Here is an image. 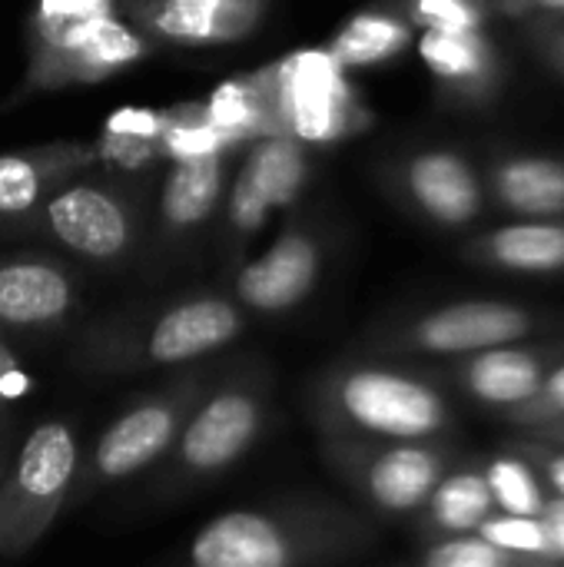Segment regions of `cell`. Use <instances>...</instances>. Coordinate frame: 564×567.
Instances as JSON below:
<instances>
[{
  "mask_svg": "<svg viewBox=\"0 0 564 567\" xmlns=\"http://www.w3.org/2000/svg\"><path fill=\"white\" fill-rule=\"evenodd\" d=\"M376 545L369 515L329 492L302 488L216 515L170 567H352Z\"/></svg>",
  "mask_w": 564,
  "mask_h": 567,
  "instance_id": "6da1fadb",
  "label": "cell"
},
{
  "mask_svg": "<svg viewBox=\"0 0 564 567\" xmlns=\"http://www.w3.org/2000/svg\"><path fill=\"white\" fill-rule=\"evenodd\" d=\"M249 326L253 319L226 289H186L86 322L73 339L70 365L90 379L173 372L226 355Z\"/></svg>",
  "mask_w": 564,
  "mask_h": 567,
  "instance_id": "7a4b0ae2",
  "label": "cell"
},
{
  "mask_svg": "<svg viewBox=\"0 0 564 567\" xmlns=\"http://www.w3.org/2000/svg\"><path fill=\"white\" fill-rule=\"evenodd\" d=\"M302 399L319 439L445 442L459 432V412L439 375L372 352L319 369Z\"/></svg>",
  "mask_w": 564,
  "mask_h": 567,
  "instance_id": "3957f363",
  "label": "cell"
},
{
  "mask_svg": "<svg viewBox=\"0 0 564 567\" xmlns=\"http://www.w3.org/2000/svg\"><path fill=\"white\" fill-rule=\"evenodd\" d=\"M276 412V369L259 352L223 359L219 375L193 409L170 455L150 472V502L199 495L229 475L266 435Z\"/></svg>",
  "mask_w": 564,
  "mask_h": 567,
  "instance_id": "277c9868",
  "label": "cell"
},
{
  "mask_svg": "<svg viewBox=\"0 0 564 567\" xmlns=\"http://www.w3.org/2000/svg\"><path fill=\"white\" fill-rule=\"evenodd\" d=\"M150 203L146 176L93 166L60 186L23 229L86 266L130 269L140 266L146 246Z\"/></svg>",
  "mask_w": 564,
  "mask_h": 567,
  "instance_id": "5b68a950",
  "label": "cell"
},
{
  "mask_svg": "<svg viewBox=\"0 0 564 567\" xmlns=\"http://www.w3.org/2000/svg\"><path fill=\"white\" fill-rule=\"evenodd\" d=\"M223 359L226 355L163 372L153 389L123 405V412L110 419V425L96 435L93 449L83 455L70 508H80L100 492H110L136 475H150L176 445L193 409L219 375Z\"/></svg>",
  "mask_w": 564,
  "mask_h": 567,
  "instance_id": "8992f818",
  "label": "cell"
},
{
  "mask_svg": "<svg viewBox=\"0 0 564 567\" xmlns=\"http://www.w3.org/2000/svg\"><path fill=\"white\" fill-rule=\"evenodd\" d=\"M80 465V435L66 419H43L17 442L0 478V561L30 555L50 535L70 508Z\"/></svg>",
  "mask_w": 564,
  "mask_h": 567,
  "instance_id": "52a82bcc",
  "label": "cell"
},
{
  "mask_svg": "<svg viewBox=\"0 0 564 567\" xmlns=\"http://www.w3.org/2000/svg\"><path fill=\"white\" fill-rule=\"evenodd\" d=\"M555 316L512 299H455L376 326L366 349L386 359H465L512 342H532Z\"/></svg>",
  "mask_w": 564,
  "mask_h": 567,
  "instance_id": "ba28073f",
  "label": "cell"
},
{
  "mask_svg": "<svg viewBox=\"0 0 564 567\" xmlns=\"http://www.w3.org/2000/svg\"><path fill=\"white\" fill-rule=\"evenodd\" d=\"M329 472L372 522L416 518L435 485L462 458L455 439L445 442H342L319 439Z\"/></svg>",
  "mask_w": 564,
  "mask_h": 567,
  "instance_id": "9c48e42d",
  "label": "cell"
},
{
  "mask_svg": "<svg viewBox=\"0 0 564 567\" xmlns=\"http://www.w3.org/2000/svg\"><path fill=\"white\" fill-rule=\"evenodd\" d=\"M239 150H216L206 156L170 159L150 203V226L140 266L160 279L189 266L209 239H216L226 189Z\"/></svg>",
  "mask_w": 564,
  "mask_h": 567,
  "instance_id": "30bf717a",
  "label": "cell"
},
{
  "mask_svg": "<svg viewBox=\"0 0 564 567\" xmlns=\"http://www.w3.org/2000/svg\"><path fill=\"white\" fill-rule=\"evenodd\" d=\"M332 259V226L319 209L293 206L269 246L243 259L226 292L249 319H279L302 309L322 286Z\"/></svg>",
  "mask_w": 564,
  "mask_h": 567,
  "instance_id": "8fae6325",
  "label": "cell"
},
{
  "mask_svg": "<svg viewBox=\"0 0 564 567\" xmlns=\"http://www.w3.org/2000/svg\"><path fill=\"white\" fill-rule=\"evenodd\" d=\"M146 50L150 43L106 0H47L33 20V80L47 86L113 76Z\"/></svg>",
  "mask_w": 564,
  "mask_h": 567,
  "instance_id": "7c38bea8",
  "label": "cell"
},
{
  "mask_svg": "<svg viewBox=\"0 0 564 567\" xmlns=\"http://www.w3.org/2000/svg\"><path fill=\"white\" fill-rule=\"evenodd\" d=\"M309 173V146L296 136H259L256 143L239 150L213 239L226 272L249 259L256 236L269 226L276 213H289L293 206H299Z\"/></svg>",
  "mask_w": 564,
  "mask_h": 567,
  "instance_id": "4fadbf2b",
  "label": "cell"
},
{
  "mask_svg": "<svg viewBox=\"0 0 564 567\" xmlns=\"http://www.w3.org/2000/svg\"><path fill=\"white\" fill-rule=\"evenodd\" d=\"M123 20L170 50H223L253 37L276 0H116Z\"/></svg>",
  "mask_w": 564,
  "mask_h": 567,
  "instance_id": "5bb4252c",
  "label": "cell"
},
{
  "mask_svg": "<svg viewBox=\"0 0 564 567\" xmlns=\"http://www.w3.org/2000/svg\"><path fill=\"white\" fill-rule=\"evenodd\" d=\"M83 289L73 266L47 252L0 256V332L50 336L80 309Z\"/></svg>",
  "mask_w": 564,
  "mask_h": 567,
  "instance_id": "9a60e30c",
  "label": "cell"
},
{
  "mask_svg": "<svg viewBox=\"0 0 564 567\" xmlns=\"http://www.w3.org/2000/svg\"><path fill=\"white\" fill-rule=\"evenodd\" d=\"M558 362H564V342L532 339V342H512L479 355L452 359L445 362L439 379H445L475 405H485L495 415H502L529 405L542 392L545 379Z\"/></svg>",
  "mask_w": 564,
  "mask_h": 567,
  "instance_id": "2e32d148",
  "label": "cell"
},
{
  "mask_svg": "<svg viewBox=\"0 0 564 567\" xmlns=\"http://www.w3.org/2000/svg\"><path fill=\"white\" fill-rule=\"evenodd\" d=\"M396 189L416 216L439 229H465L485 209L482 179L455 150L412 153L396 173Z\"/></svg>",
  "mask_w": 564,
  "mask_h": 567,
  "instance_id": "e0dca14e",
  "label": "cell"
},
{
  "mask_svg": "<svg viewBox=\"0 0 564 567\" xmlns=\"http://www.w3.org/2000/svg\"><path fill=\"white\" fill-rule=\"evenodd\" d=\"M93 166L96 150L86 143H43L0 153V223L23 229L60 186Z\"/></svg>",
  "mask_w": 564,
  "mask_h": 567,
  "instance_id": "ac0fdd59",
  "label": "cell"
},
{
  "mask_svg": "<svg viewBox=\"0 0 564 567\" xmlns=\"http://www.w3.org/2000/svg\"><path fill=\"white\" fill-rule=\"evenodd\" d=\"M462 256L495 272L558 276L564 272V219H519L495 226L465 243Z\"/></svg>",
  "mask_w": 564,
  "mask_h": 567,
  "instance_id": "d6986e66",
  "label": "cell"
},
{
  "mask_svg": "<svg viewBox=\"0 0 564 567\" xmlns=\"http://www.w3.org/2000/svg\"><path fill=\"white\" fill-rule=\"evenodd\" d=\"M495 512V498L489 492L485 472L479 462H455L452 472L435 485L422 512L416 515V532L422 542L475 535Z\"/></svg>",
  "mask_w": 564,
  "mask_h": 567,
  "instance_id": "ffe728a7",
  "label": "cell"
},
{
  "mask_svg": "<svg viewBox=\"0 0 564 567\" xmlns=\"http://www.w3.org/2000/svg\"><path fill=\"white\" fill-rule=\"evenodd\" d=\"M492 193L502 209L522 219H562L564 163L552 156H509L492 169Z\"/></svg>",
  "mask_w": 564,
  "mask_h": 567,
  "instance_id": "44dd1931",
  "label": "cell"
},
{
  "mask_svg": "<svg viewBox=\"0 0 564 567\" xmlns=\"http://www.w3.org/2000/svg\"><path fill=\"white\" fill-rule=\"evenodd\" d=\"M489 482V492L495 498V512L499 515H519V518H539L545 502H548V488L542 482V475L512 449V452H492L489 458L479 462Z\"/></svg>",
  "mask_w": 564,
  "mask_h": 567,
  "instance_id": "7402d4cb",
  "label": "cell"
},
{
  "mask_svg": "<svg viewBox=\"0 0 564 567\" xmlns=\"http://www.w3.org/2000/svg\"><path fill=\"white\" fill-rule=\"evenodd\" d=\"M406 23L386 13H362L336 37L332 56L349 66H372L396 56L406 47Z\"/></svg>",
  "mask_w": 564,
  "mask_h": 567,
  "instance_id": "603a6c76",
  "label": "cell"
},
{
  "mask_svg": "<svg viewBox=\"0 0 564 567\" xmlns=\"http://www.w3.org/2000/svg\"><path fill=\"white\" fill-rule=\"evenodd\" d=\"M419 50H422V60L432 66V73L449 83H469V80L485 76L489 70V47L479 37V30L472 33L425 30Z\"/></svg>",
  "mask_w": 564,
  "mask_h": 567,
  "instance_id": "cb8c5ba5",
  "label": "cell"
},
{
  "mask_svg": "<svg viewBox=\"0 0 564 567\" xmlns=\"http://www.w3.org/2000/svg\"><path fill=\"white\" fill-rule=\"evenodd\" d=\"M406 567H564L558 561H532L519 558L512 551L495 548L479 532L475 535H455V538H432L425 542L416 558Z\"/></svg>",
  "mask_w": 564,
  "mask_h": 567,
  "instance_id": "d4e9b609",
  "label": "cell"
},
{
  "mask_svg": "<svg viewBox=\"0 0 564 567\" xmlns=\"http://www.w3.org/2000/svg\"><path fill=\"white\" fill-rule=\"evenodd\" d=\"M479 535L485 542H492L502 551H512L519 558H532V561H555L552 548H548V535L542 518H519V515H492Z\"/></svg>",
  "mask_w": 564,
  "mask_h": 567,
  "instance_id": "484cf974",
  "label": "cell"
},
{
  "mask_svg": "<svg viewBox=\"0 0 564 567\" xmlns=\"http://www.w3.org/2000/svg\"><path fill=\"white\" fill-rule=\"evenodd\" d=\"M499 419L509 422V425H515L519 432H532V429H545V425L564 422V362H558L552 369V375L545 379L542 392L529 405L512 409V412H502Z\"/></svg>",
  "mask_w": 564,
  "mask_h": 567,
  "instance_id": "4316f807",
  "label": "cell"
},
{
  "mask_svg": "<svg viewBox=\"0 0 564 567\" xmlns=\"http://www.w3.org/2000/svg\"><path fill=\"white\" fill-rule=\"evenodd\" d=\"M416 20L425 30H449V33H472L482 23L475 0H416Z\"/></svg>",
  "mask_w": 564,
  "mask_h": 567,
  "instance_id": "83f0119b",
  "label": "cell"
},
{
  "mask_svg": "<svg viewBox=\"0 0 564 567\" xmlns=\"http://www.w3.org/2000/svg\"><path fill=\"white\" fill-rule=\"evenodd\" d=\"M515 452L542 475V482L552 495L564 498V445H552V442L522 435L515 442Z\"/></svg>",
  "mask_w": 564,
  "mask_h": 567,
  "instance_id": "f1b7e54d",
  "label": "cell"
},
{
  "mask_svg": "<svg viewBox=\"0 0 564 567\" xmlns=\"http://www.w3.org/2000/svg\"><path fill=\"white\" fill-rule=\"evenodd\" d=\"M30 389V375L23 372V365H20V359H17V352H13V346L7 342V336L0 332V399L10 405L17 395H23Z\"/></svg>",
  "mask_w": 564,
  "mask_h": 567,
  "instance_id": "f546056e",
  "label": "cell"
},
{
  "mask_svg": "<svg viewBox=\"0 0 564 567\" xmlns=\"http://www.w3.org/2000/svg\"><path fill=\"white\" fill-rule=\"evenodd\" d=\"M542 525H545V535H548V548H552V558L564 565V498L558 495H548L545 508H542Z\"/></svg>",
  "mask_w": 564,
  "mask_h": 567,
  "instance_id": "4dcf8cb0",
  "label": "cell"
},
{
  "mask_svg": "<svg viewBox=\"0 0 564 567\" xmlns=\"http://www.w3.org/2000/svg\"><path fill=\"white\" fill-rule=\"evenodd\" d=\"M13 449H17V422H13L10 412H3V415H0V478H3V472H7V465H10Z\"/></svg>",
  "mask_w": 564,
  "mask_h": 567,
  "instance_id": "1f68e13d",
  "label": "cell"
},
{
  "mask_svg": "<svg viewBox=\"0 0 564 567\" xmlns=\"http://www.w3.org/2000/svg\"><path fill=\"white\" fill-rule=\"evenodd\" d=\"M522 435H532V439H542V442H552V445H564V422L545 425V429H532V432H522Z\"/></svg>",
  "mask_w": 564,
  "mask_h": 567,
  "instance_id": "d6a6232c",
  "label": "cell"
},
{
  "mask_svg": "<svg viewBox=\"0 0 564 567\" xmlns=\"http://www.w3.org/2000/svg\"><path fill=\"white\" fill-rule=\"evenodd\" d=\"M542 7H548V10H558V13H564V0H539Z\"/></svg>",
  "mask_w": 564,
  "mask_h": 567,
  "instance_id": "836d02e7",
  "label": "cell"
},
{
  "mask_svg": "<svg viewBox=\"0 0 564 567\" xmlns=\"http://www.w3.org/2000/svg\"><path fill=\"white\" fill-rule=\"evenodd\" d=\"M3 412H10V405H7V402L0 399V415H3Z\"/></svg>",
  "mask_w": 564,
  "mask_h": 567,
  "instance_id": "e575fe53",
  "label": "cell"
},
{
  "mask_svg": "<svg viewBox=\"0 0 564 567\" xmlns=\"http://www.w3.org/2000/svg\"><path fill=\"white\" fill-rule=\"evenodd\" d=\"M558 53H562V63H564V37H562V47H558Z\"/></svg>",
  "mask_w": 564,
  "mask_h": 567,
  "instance_id": "d590c367",
  "label": "cell"
}]
</instances>
